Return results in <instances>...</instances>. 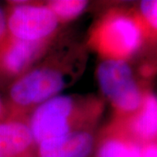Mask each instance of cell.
Returning a JSON list of instances; mask_svg holds the SVG:
<instances>
[{"label": "cell", "mask_w": 157, "mask_h": 157, "mask_svg": "<svg viewBox=\"0 0 157 157\" xmlns=\"http://www.w3.org/2000/svg\"><path fill=\"white\" fill-rule=\"evenodd\" d=\"M103 109L95 97L57 95L32 111L27 118L35 145L75 131L93 130Z\"/></svg>", "instance_id": "cell-1"}, {"label": "cell", "mask_w": 157, "mask_h": 157, "mask_svg": "<svg viewBox=\"0 0 157 157\" xmlns=\"http://www.w3.org/2000/svg\"><path fill=\"white\" fill-rule=\"evenodd\" d=\"M147 38L138 12L114 9L94 24L89 44L103 59L127 61L140 50Z\"/></svg>", "instance_id": "cell-2"}, {"label": "cell", "mask_w": 157, "mask_h": 157, "mask_svg": "<svg viewBox=\"0 0 157 157\" xmlns=\"http://www.w3.org/2000/svg\"><path fill=\"white\" fill-rule=\"evenodd\" d=\"M72 80V72L52 59L32 67L11 84L6 104L10 116H22L59 95Z\"/></svg>", "instance_id": "cell-3"}, {"label": "cell", "mask_w": 157, "mask_h": 157, "mask_svg": "<svg viewBox=\"0 0 157 157\" xmlns=\"http://www.w3.org/2000/svg\"><path fill=\"white\" fill-rule=\"evenodd\" d=\"M97 79L118 118L127 117L139 109L146 93L137 83L128 62L102 59L97 68Z\"/></svg>", "instance_id": "cell-4"}, {"label": "cell", "mask_w": 157, "mask_h": 157, "mask_svg": "<svg viewBox=\"0 0 157 157\" xmlns=\"http://www.w3.org/2000/svg\"><path fill=\"white\" fill-rule=\"evenodd\" d=\"M6 13L8 35L25 41H50L59 25L46 4L14 2Z\"/></svg>", "instance_id": "cell-5"}, {"label": "cell", "mask_w": 157, "mask_h": 157, "mask_svg": "<svg viewBox=\"0 0 157 157\" xmlns=\"http://www.w3.org/2000/svg\"><path fill=\"white\" fill-rule=\"evenodd\" d=\"M50 41L33 42L8 38L0 45V74L18 78L44 54Z\"/></svg>", "instance_id": "cell-6"}, {"label": "cell", "mask_w": 157, "mask_h": 157, "mask_svg": "<svg viewBox=\"0 0 157 157\" xmlns=\"http://www.w3.org/2000/svg\"><path fill=\"white\" fill-rule=\"evenodd\" d=\"M115 123L141 146L157 142V96L146 93L139 109Z\"/></svg>", "instance_id": "cell-7"}, {"label": "cell", "mask_w": 157, "mask_h": 157, "mask_svg": "<svg viewBox=\"0 0 157 157\" xmlns=\"http://www.w3.org/2000/svg\"><path fill=\"white\" fill-rule=\"evenodd\" d=\"M35 146L27 118L9 115L0 121V157L26 156Z\"/></svg>", "instance_id": "cell-8"}, {"label": "cell", "mask_w": 157, "mask_h": 157, "mask_svg": "<svg viewBox=\"0 0 157 157\" xmlns=\"http://www.w3.org/2000/svg\"><path fill=\"white\" fill-rule=\"evenodd\" d=\"M94 142L93 130L75 131L36 145L37 157H88Z\"/></svg>", "instance_id": "cell-9"}, {"label": "cell", "mask_w": 157, "mask_h": 157, "mask_svg": "<svg viewBox=\"0 0 157 157\" xmlns=\"http://www.w3.org/2000/svg\"><path fill=\"white\" fill-rule=\"evenodd\" d=\"M95 157H141V145L114 122L101 135Z\"/></svg>", "instance_id": "cell-10"}, {"label": "cell", "mask_w": 157, "mask_h": 157, "mask_svg": "<svg viewBox=\"0 0 157 157\" xmlns=\"http://www.w3.org/2000/svg\"><path fill=\"white\" fill-rule=\"evenodd\" d=\"M46 5L54 13L59 22L64 23L78 17L87 6V2L82 0H55L48 2Z\"/></svg>", "instance_id": "cell-11"}, {"label": "cell", "mask_w": 157, "mask_h": 157, "mask_svg": "<svg viewBox=\"0 0 157 157\" xmlns=\"http://www.w3.org/2000/svg\"><path fill=\"white\" fill-rule=\"evenodd\" d=\"M137 12L146 29L147 36L157 39V0L142 1Z\"/></svg>", "instance_id": "cell-12"}, {"label": "cell", "mask_w": 157, "mask_h": 157, "mask_svg": "<svg viewBox=\"0 0 157 157\" xmlns=\"http://www.w3.org/2000/svg\"><path fill=\"white\" fill-rule=\"evenodd\" d=\"M8 38L7 24H6V13L0 7V45Z\"/></svg>", "instance_id": "cell-13"}, {"label": "cell", "mask_w": 157, "mask_h": 157, "mask_svg": "<svg viewBox=\"0 0 157 157\" xmlns=\"http://www.w3.org/2000/svg\"><path fill=\"white\" fill-rule=\"evenodd\" d=\"M141 157H157V142L141 146Z\"/></svg>", "instance_id": "cell-14"}, {"label": "cell", "mask_w": 157, "mask_h": 157, "mask_svg": "<svg viewBox=\"0 0 157 157\" xmlns=\"http://www.w3.org/2000/svg\"><path fill=\"white\" fill-rule=\"evenodd\" d=\"M9 116V111L7 105L0 98V121Z\"/></svg>", "instance_id": "cell-15"}, {"label": "cell", "mask_w": 157, "mask_h": 157, "mask_svg": "<svg viewBox=\"0 0 157 157\" xmlns=\"http://www.w3.org/2000/svg\"><path fill=\"white\" fill-rule=\"evenodd\" d=\"M23 157H32V156H31V155H26V156H23Z\"/></svg>", "instance_id": "cell-16"}]
</instances>
